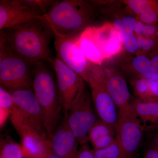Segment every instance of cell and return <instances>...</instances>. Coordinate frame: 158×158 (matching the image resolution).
Masks as SVG:
<instances>
[{
  "label": "cell",
  "instance_id": "836d02e7",
  "mask_svg": "<svg viewBox=\"0 0 158 158\" xmlns=\"http://www.w3.org/2000/svg\"><path fill=\"white\" fill-rule=\"evenodd\" d=\"M151 144H156L158 146V134L153 136L152 141Z\"/></svg>",
  "mask_w": 158,
  "mask_h": 158
},
{
  "label": "cell",
  "instance_id": "d6a6232c",
  "mask_svg": "<svg viewBox=\"0 0 158 158\" xmlns=\"http://www.w3.org/2000/svg\"><path fill=\"white\" fill-rule=\"evenodd\" d=\"M149 59L152 65L158 66V52L154 53Z\"/></svg>",
  "mask_w": 158,
  "mask_h": 158
},
{
  "label": "cell",
  "instance_id": "3957f363",
  "mask_svg": "<svg viewBox=\"0 0 158 158\" xmlns=\"http://www.w3.org/2000/svg\"><path fill=\"white\" fill-rule=\"evenodd\" d=\"M33 65L32 86L41 109L44 129L50 139L58 127L62 106L53 77L45 63Z\"/></svg>",
  "mask_w": 158,
  "mask_h": 158
},
{
  "label": "cell",
  "instance_id": "4316f807",
  "mask_svg": "<svg viewBox=\"0 0 158 158\" xmlns=\"http://www.w3.org/2000/svg\"><path fill=\"white\" fill-rule=\"evenodd\" d=\"M139 49L143 51H149L156 47L158 40L146 36H137Z\"/></svg>",
  "mask_w": 158,
  "mask_h": 158
},
{
  "label": "cell",
  "instance_id": "44dd1931",
  "mask_svg": "<svg viewBox=\"0 0 158 158\" xmlns=\"http://www.w3.org/2000/svg\"><path fill=\"white\" fill-rule=\"evenodd\" d=\"M132 64L134 69L139 76V77H144L152 66L149 58L143 55H139L135 57Z\"/></svg>",
  "mask_w": 158,
  "mask_h": 158
},
{
  "label": "cell",
  "instance_id": "5bb4252c",
  "mask_svg": "<svg viewBox=\"0 0 158 158\" xmlns=\"http://www.w3.org/2000/svg\"><path fill=\"white\" fill-rule=\"evenodd\" d=\"M49 139L51 150L55 154L62 158H76L80 144L69 127L66 116Z\"/></svg>",
  "mask_w": 158,
  "mask_h": 158
},
{
  "label": "cell",
  "instance_id": "ba28073f",
  "mask_svg": "<svg viewBox=\"0 0 158 158\" xmlns=\"http://www.w3.org/2000/svg\"><path fill=\"white\" fill-rule=\"evenodd\" d=\"M77 36H55L54 47L57 57L88 83L94 64L86 59L77 45Z\"/></svg>",
  "mask_w": 158,
  "mask_h": 158
},
{
  "label": "cell",
  "instance_id": "8fae6325",
  "mask_svg": "<svg viewBox=\"0 0 158 158\" xmlns=\"http://www.w3.org/2000/svg\"><path fill=\"white\" fill-rule=\"evenodd\" d=\"M21 141L24 158H47L52 151L47 135L33 127L24 126L17 131Z\"/></svg>",
  "mask_w": 158,
  "mask_h": 158
},
{
  "label": "cell",
  "instance_id": "9a60e30c",
  "mask_svg": "<svg viewBox=\"0 0 158 158\" xmlns=\"http://www.w3.org/2000/svg\"><path fill=\"white\" fill-rule=\"evenodd\" d=\"M94 36L104 59L119 53L124 46L121 33L112 23L93 27Z\"/></svg>",
  "mask_w": 158,
  "mask_h": 158
},
{
  "label": "cell",
  "instance_id": "ffe728a7",
  "mask_svg": "<svg viewBox=\"0 0 158 158\" xmlns=\"http://www.w3.org/2000/svg\"><path fill=\"white\" fill-rule=\"evenodd\" d=\"M0 158H24L21 144L9 137L1 139Z\"/></svg>",
  "mask_w": 158,
  "mask_h": 158
},
{
  "label": "cell",
  "instance_id": "d590c367",
  "mask_svg": "<svg viewBox=\"0 0 158 158\" xmlns=\"http://www.w3.org/2000/svg\"><path fill=\"white\" fill-rule=\"evenodd\" d=\"M156 102H158V101H156Z\"/></svg>",
  "mask_w": 158,
  "mask_h": 158
},
{
  "label": "cell",
  "instance_id": "cb8c5ba5",
  "mask_svg": "<svg viewBox=\"0 0 158 158\" xmlns=\"http://www.w3.org/2000/svg\"><path fill=\"white\" fill-rule=\"evenodd\" d=\"M15 105L11 93L3 88L0 87V110H6L11 113Z\"/></svg>",
  "mask_w": 158,
  "mask_h": 158
},
{
  "label": "cell",
  "instance_id": "d4e9b609",
  "mask_svg": "<svg viewBox=\"0 0 158 158\" xmlns=\"http://www.w3.org/2000/svg\"><path fill=\"white\" fill-rule=\"evenodd\" d=\"M153 2L147 0H129L126 3L133 12L139 16L152 6Z\"/></svg>",
  "mask_w": 158,
  "mask_h": 158
},
{
  "label": "cell",
  "instance_id": "8992f818",
  "mask_svg": "<svg viewBox=\"0 0 158 158\" xmlns=\"http://www.w3.org/2000/svg\"><path fill=\"white\" fill-rule=\"evenodd\" d=\"M92 100L84 93L69 110L67 122L69 127L78 141L80 145L89 142V131L99 118L92 106Z\"/></svg>",
  "mask_w": 158,
  "mask_h": 158
},
{
  "label": "cell",
  "instance_id": "e575fe53",
  "mask_svg": "<svg viewBox=\"0 0 158 158\" xmlns=\"http://www.w3.org/2000/svg\"><path fill=\"white\" fill-rule=\"evenodd\" d=\"M47 158H62L59 156L56 155L53 152H52L51 151L49 153L48 155V156Z\"/></svg>",
  "mask_w": 158,
  "mask_h": 158
},
{
  "label": "cell",
  "instance_id": "4dcf8cb0",
  "mask_svg": "<svg viewBox=\"0 0 158 158\" xmlns=\"http://www.w3.org/2000/svg\"><path fill=\"white\" fill-rule=\"evenodd\" d=\"M113 24L114 27L121 33L122 36L123 38V43H124V39L125 37V32L124 26H123L122 19L120 18H117L115 19L114 20Z\"/></svg>",
  "mask_w": 158,
  "mask_h": 158
},
{
  "label": "cell",
  "instance_id": "7a4b0ae2",
  "mask_svg": "<svg viewBox=\"0 0 158 158\" xmlns=\"http://www.w3.org/2000/svg\"><path fill=\"white\" fill-rule=\"evenodd\" d=\"M93 6L79 0L57 1L43 15L55 36L71 37L89 27L94 17Z\"/></svg>",
  "mask_w": 158,
  "mask_h": 158
},
{
  "label": "cell",
  "instance_id": "e0dca14e",
  "mask_svg": "<svg viewBox=\"0 0 158 158\" xmlns=\"http://www.w3.org/2000/svg\"><path fill=\"white\" fill-rule=\"evenodd\" d=\"M77 45L86 59L91 63L100 65L105 60L94 36L93 27L86 28L77 36Z\"/></svg>",
  "mask_w": 158,
  "mask_h": 158
},
{
  "label": "cell",
  "instance_id": "2e32d148",
  "mask_svg": "<svg viewBox=\"0 0 158 158\" xmlns=\"http://www.w3.org/2000/svg\"><path fill=\"white\" fill-rule=\"evenodd\" d=\"M132 112L143 131L158 128V102H144L136 99L131 105Z\"/></svg>",
  "mask_w": 158,
  "mask_h": 158
},
{
  "label": "cell",
  "instance_id": "d6986e66",
  "mask_svg": "<svg viewBox=\"0 0 158 158\" xmlns=\"http://www.w3.org/2000/svg\"><path fill=\"white\" fill-rule=\"evenodd\" d=\"M132 84L137 99L144 102L158 100V80L140 77L133 81Z\"/></svg>",
  "mask_w": 158,
  "mask_h": 158
},
{
  "label": "cell",
  "instance_id": "30bf717a",
  "mask_svg": "<svg viewBox=\"0 0 158 158\" xmlns=\"http://www.w3.org/2000/svg\"><path fill=\"white\" fill-rule=\"evenodd\" d=\"M95 112L99 119L116 128L118 119V112L115 102L108 93L105 81H94L89 84Z\"/></svg>",
  "mask_w": 158,
  "mask_h": 158
},
{
  "label": "cell",
  "instance_id": "6da1fadb",
  "mask_svg": "<svg viewBox=\"0 0 158 158\" xmlns=\"http://www.w3.org/2000/svg\"><path fill=\"white\" fill-rule=\"evenodd\" d=\"M55 35L43 16L11 28L1 30V38L15 52L33 65L50 63L53 58L50 48Z\"/></svg>",
  "mask_w": 158,
  "mask_h": 158
},
{
  "label": "cell",
  "instance_id": "4fadbf2b",
  "mask_svg": "<svg viewBox=\"0 0 158 158\" xmlns=\"http://www.w3.org/2000/svg\"><path fill=\"white\" fill-rule=\"evenodd\" d=\"M15 106L33 125L41 132L46 133L41 109L34 92L30 89L9 91Z\"/></svg>",
  "mask_w": 158,
  "mask_h": 158
},
{
  "label": "cell",
  "instance_id": "5b68a950",
  "mask_svg": "<svg viewBox=\"0 0 158 158\" xmlns=\"http://www.w3.org/2000/svg\"><path fill=\"white\" fill-rule=\"evenodd\" d=\"M50 64L56 75L59 101L67 115L71 107L85 92L84 80L57 56Z\"/></svg>",
  "mask_w": 158,
  "mask_h": 158
},
{
  "label": "cell",
  "instance_id": "52a82bcc",
  "mask_svg": "<svg viewBox=\"0 0 158 158\" xmlns=\"http://www.w3.org/2000/svg\"><path fill=\"white\" fill-rule=\"evenodd\" d=\"M144 131L132 112L118 115L116 127V140L119 149L117 158H135L142 145Z\"/></svg>",
  "mask_w": 158,
  "mask_h": 158
},
{
  "label": "cell",
  "instance_id": "484cf974",
  "mask_svg": "<svg viewBox=\"0 0 158 158\" xmlns=\"http://www.w3.org/2000/svg\"><path fill=\"white\" fill-rule=\"evenodd\" d=\"M124 47L130 53H135L139 50L138 38L134 34H127L124 39Z\"/></svg>",
  "mask_w": 158,
  "mask_h": 158
},
{
  "label": "cell",
  "instance_id": "f546056e",
  "mask_svg": "<svg viewBox=\"0 0 158 158\" xmlns=\"http://www.w3.org/2000/svg\"><path fill=\"white\" fill-rule=\"evenodd\" d=\"M143 158H158V146L152 144L145 150Z\"/></svg>",
  "mask_w": 158,
  "mask_h": 158
},
{
  "label": "cell",
  "instance_id": "f1b7e54d",
  "mask_svg": "<svg viewBox=\"0 0 158 158\" xmlns=\"http://www.w3.org/2000/svg\"><path fill=\"white\" fill-rule=\"evenodd\" d=\"M88 143L80 145L76 158H94Z\"/></svg>",
  "mask_w": 158,
  "mask_h": 158
},
{
  "label": "cell",
  "instance_id": "277c9868",
  "mask_svg": "<svg viewBox=\"0 0 158 158\" xmlns=\"http://www.w3.org/2000/svg\"><path fill=\"white\" fill-rule=\"evenodd\" d=\"M0 84L11 91L30 89L32 86L31 63L0 40Z\"/></svg>",
  "mask_w": 158,
  "mask_h": 158
},
{
  "label": "cell",
  "instance_id": "ac0fdd59",
  "mask_svg": "<svg viewBox=\"0 0 158 158\" xmlns=\"http://www.w3.org/2000/svg\"><path fill=\"white\" fill-rule=\"evenodd\" d=\"M88 138L94 149L105 148L116 141V128L98 119L90 129Z\"/></svg>",
  "mask_w": 158,
  "mask_h": 158
},
{
  "label": "cell",
  "instance_id": "1f68e13d",
  "mask_svg": "<svg viewBox=\"0 0 158 158\" xmlns=\"http://www.w3.org/2000/svg\"><path fill=\"white\" fill-rule=\"evenodd\" d=\"M144 78L153 80H158V66L152 65L148 72L145 74Z\"/></svg>",
  "mask_w": 158,
  "mask_h": 158
},
{
  "label": "cell",
  "instance_id": "7c38bea8",
  "mask_svg": "<svg viewBox=\"0 0 158 158\" xmlns=\"http://www.w3.org/2000/svg\"><path fill=\"white\" fill-rule=\"evenodd\" d=\"M104 71L106 88L118 109V115L131 113L133 102L125 79L115 72Z\"/></svg>",
  "mask_w": 158,
  "mask_h": 158
},
{
  "label": "cell",
  "instance_id": "9c48e42d",
  "mask_svg": "<svg viewBox=\"0 0 158 158\" xmlns=\"http://www.w3.org/2000/svg\"><path fill=\"white\" fill-rule=\"evenodd\" d=\"M28 0L0 1V30L14 27L43 16Z\"/></svg>",
  "mask_w": 158,
  "mask_h": 158
},
{
  "label": "cell",
  "instance_id": "7402d4cb",
  "mask_svg": "<svg viewBox=\"0 0 158 158\" xmlns=\"http://www.w3.org/2000/svg\"><path fill=\"white\" fill-rule=\"evenodd\" d=\"M135 32L137 36H146L158 40V27L156 24L147 25L138 20Z\"/></svg>",
  "mask_w": 158,
  "mask_h": 158
},
{
  "label": "cell",
  "instance_id": "83f0119b",
  "mask_svg": "<svg viewBox=\"0 0 158 158\" xmlns=\"http://www.w3.org/2000/svg\"><path fill=\"white\" fill-rule=\"evenodd\" d=\"M125 35L134 34L137 22V20L131 16H126L122 19Z\"/></svg>",
  "mask_w": 158,
  "mask_h": 158
},
{
  "label": "cell",
  "instance_id": "603a6c76",
  "mask_svg": "<svg viewBox=\"0 0 158 158\" xmlns=\"http://www.w3.org/2000/svg\"><path fill=\"white\" fill-rule=\"evenodd\" d=\"M94 158H117L119 153V147L117 141L105 148L92 149Z\"/></svg>",
  "mask_w": 158,
  "mask_h": 158
}]
</instances>
